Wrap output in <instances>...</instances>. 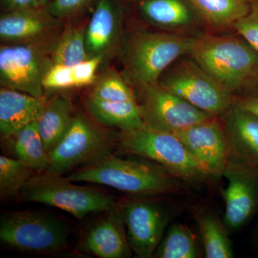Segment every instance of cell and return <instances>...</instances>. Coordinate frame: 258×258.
<instances>
[{"label": "cell", "instance_id": "6da1fadb", "mask_svg": "<svg viewBox=\"0 0 258 258\" xmlns=\"http://www.w3.org/2000/svg\"><path fill=\"white\" fill-rule=\"evenodd\" d=\"M123 159L111 153L83 166L68 178L105 185L136 195L176 193L184 186L182 180L160 164L149 159Z\"/></svg>", "mask_w": 258, "mask_h": 258}, {"label": "cell", "instance_id": "7a4b0ae2", "mask_svg": "<svg viewBox=\"0 0 258 258\" xmlns=\"http://www.w3.org/2000/svg\"><path fill=\"white\" fill-rule=\"evenodd\" d=\"M189 55L233 96L258 83V52L242 37H196Z\"/></svg>", "mask_w": 258, "mask_h": 258}, {"label": "cell", "instance_id": "3957f363", "mask_svg": "<svg viewBox=\"0 0 258 258\" xmlns=\"http://www.w3.org/2000/svg\"><path fill=\"white\" fill-rule=\"evenodd\" d=\"M196 37L137 30L122 45L123 77L139 88L158 83L175 61L189 54Z\"/></svg>", "mask_w": 258, "mask_h": 258}, {"label": "cell", "instance_id": "277c9868", "mask_svg": "<svg viewBox=\"0 0 258 258\" xmlns=\"http://www.w3.org/2000/svg\"><path fill=\"white\" fill-rule=\"evenodd\" d=\"M117 142L122 152L157 163L186 182L210 179L184 144L171 132L144 125L134 130L120 131Z\"/></svg>", "mask_w": 258, "mask_h": 258}, {"label": "cell", "instance_id": "5b68a950", "mask_svg": "<svg viewBox=\"0 0 258 258\" xmlns=\"http://www.w3.org/2000/svg\"><path fill=\"white\" fill-rule=\"evenodd\" d=\"M20 199L24 202L55 207L79 220L91 214L103 213L118 205L111 195L73 184L62 174L47 171L36 173L28 180Z\"/></svg>", "mask_w": 258, "mask_h": 258}, {"label": "cell", "instance_id": "8992f818", "mask_svg": "<svg viewBox=\"0 0 258 258\" xmlns=\"http://www.w3.org/2000/svg\"><path fill=\"white\" fill-rule=\"evenodd\" d=\"M70 230L64 222L46 213L4 212L0 218V241L8 248L32 254L60 252L69 245Z\"/></svg>", "mask_w": 258, "mask_h": 258}, {"label": "cell", "instance_id": "52a82bcc", "mask_svg": "<svg viewBox=\"0 0 258 258\" xmlns=\"http://www.w3.org/2000/svg\"><path fill=\"white\" fill-rule=\"evenodd\" d=\"M58 36L42 41L2 45L1 87L45 97L43 80L53 64L52 50Z\"/></svg>", "mask_w": 258, "mask_h": 258}, {"label": "cell", "instance_id": "ba28073f", "mask_svg": "<svg viewBox=\"0 0 258 258\" xmlns=\"http://www.w3.org/2000/svg\"><path fill=\"white\" fill-rule=\"evenodd\" d=\"M158 83L214 116H221L233 104V96L192 58L175 61Z\"/></svg>", "mask_w": 258, "mask_h": 258}, {"label": "cell", "instance_id": "9c48e42d", "mask_svg": "<svg viewBox=\"0 0 258 258\" xmlns=\"http://www.w3.org/2000/svg\"><path fill=\"white\" fill-rule=\"evenodd\" d=\"M114 139L81 113L57 147L49 154L47 171L64 174L111 153Z\"/></svg>", "mask_w": 258, "mask_h": 258}, {"label": "cell", "instance_id": "30bf717a", "mask_svg": "<svg viewBox=\"0 0 258 258\" xmlns=\"http://www.w3.org/2000/svg\"><path fill=\"white\" fill-rule=\"evenodd\" d=\"M144 125L156 130H184L214 117L161 87L159 83L137 88Z\"/></svg>", "mask_w": 258, "mask_h": 258}, {"label": "cell", "instance_id": "8fae6325", "mask_svg": "<svg viewBox=\"0 0 258 258\" xmlns=\"http://www.w3.org/2000/svg\"><path fill=\"white\" fill-rule=\"evenodd\" d=\"M118 207L132 252L140 258L153 257L169 222L166 209L146 199L126 200Z\"/></svg>", "mask_w": 258, "mask_h": 258}, {"label": "cell", "instance_id": "7c38bea8", "mask_svg": "<svg viewBox=\"0 0 258 258\" xmlns=\"http://www.w3.org/2000/svg\"><path fill=\"white\" fill-rule=\"evenodd\" d=\"M214 116L174 132L210 179L223 174L229 160L227 136L221 119Z\"/></svg>", "mask_w": 258, "mask_h": 258}, {"label": "cell", "instance_id": "4fadbf2b", "mask_svg": "<svg viewBox=\"0 0 258 258\" xmlns=\"http://www.w3.org/2000/svg\"><path fill=\"white\" fill-rule=\"evenodd\" d=\"M222 176L227 180V187L222 190L224 225L227 230H237L258 210V169L228 161Z\"/></svg>", "mask_w": 258, "mask_h": 258}, {"label": "cell", "instance_id": "5bb4252c", "mask_svg": "<svg viewBox=\"0 0 258 258\" xmlns=\"http://www.w3.org/2000/svg\"><path fill=\"white\" fill-rule=\"evenodd\" d=\"M61 20L47 6H32L5 11L0 18V38L3 44L28 43L58 36Z\"/></svg>", "mask_w": 258, "mask_h": 258}, {"label": "cell", "instance_id": "9a60e30c", "mask_svg": "<svg viewBox=\"0 0 258 258\" xmlns=\"http://www.w3.org/2000/svg\"><path fill=\"white\" fill-rule=\"evenodd\" d=\"M79 250L100 258L131 257L132 251L118 204L88 227L79 241Z\"/></svg>", "mask_w": 258, "mask_h": 258}, {"label": "cell", "instance_id": "2e32d148", "mask_svg": "<svg viewBox=\"0 0 258 258\" xmlns=\"http://www.w3.org/2000/svg\"><path fill=\"white\" fill-rule=\"evenodd\" d=\"M220 117L228 143V161L258 169L257 115L233 103Z\"/></svg>", "mask_w": 258, "mask_h": 258}, {"label": "cell", "instance_id": "e0dca14e", "mask_svg": "<svg viewBox=\"0 0 258 258\" xmlns=\"http://www.w3.org/2000/svg\"><path fill=\"white\" fill-rule=\"evenodd\" d=\"M123 13L118 0H96L86 25V45L90 57L106 58L121 44Z\"/></svg>", "mask_w": 258, "mask_h": 258}, {"label": "cell", "instance_id": "ac0fdd59", "mask_svg": "<svg viewBox=\"0 0 258 258\" xmlns=\"http://www.w3.org/2000/svg\"><path fill=\"white\" fill-rule=\"evenodd\" d=\"M47 100L10 88H0V132L9 137L25 125L37 121Z\"/></svg>", "mask_w": 258, "mask_h": 258}, {"label": "cell", "instance_id": "d6986e66", "mask_svg": "<svg viewBox=\"0 0 258 258\" xmlns=\"http://www.w3.org/2000/svg\"><path fill=\"white\" fill-rule=\"evenodd\" d=\"M76 113L72 103L66 97L57 95L47 100L37 125L48 155L69 132Z\"/></svg>", "mask_w": 258, "mask_h": 258}, {"label": "cell", "instance_id": "ffe728a7", "mask_svg": "<svg viewBox=\"0 0 258 258\" xmlns=\"http://www.w3.org/2000/svg\"><path fill=\"white\" fill-rule=\"evenodd\" d=\"M138 3L142 16L159 28H185L192 25L198 15L186 0H139Z\"/></svg>", "mask_w": 258, "mask_h": 258}, {"label": "cell", "instance_id": "44dd1931", "mask_svg": "<svg viewBox=\"0 0 258 258\" xmlns=\"http://www.w3.org/2000/svg\"><path fill=\"white\" fill-rule=\"evenodd\" d=\"M86 107L94 121L104 126L125 132L144 125L138 101L109 102L88 98Z\"/></svg>", "mask_w": 258, "mask_h": 258}, {"label": "cell", "instance_id": "7402d4cb", "mask_svg": "<svg viewBox=\"0 0 258 258\" xmlns=\"http://www.w3.org/2000/svg\"><path fill=\"white\" fill-rule=\"evenodd\" d=\"M4 139L10 143L16 157L31 166L36 173L47 171L49 155L44 147L37 121Z\"/></svg>", "mask_w": 258, "mask_h": 258}, {"label": "cell", "instance_id": "603a6c76", "mask_svg": "<svg viewBox=\"0 0 258 258\" xmlns=\"http://www.w3.org/2000/svg\"><path fill=\"white\" fill-rule=\"evenodd\" d=\"M200 18L215 28L233 26L248 13L252 0H186Z\"/></svg>", "mask_w": 258, "mask_h": 258}, {"label": "cell", "instance_id": "cb8c5ba5", "mask_svg": "<svg viewBox=\"0 0 258 258\" xmlns=\"http://www.w3.org/2000/svg\"><path fill=\"white\" fill-rule=\"evenodd\" d=\"M200 235L208 258H232L233 249L225 225L216 215L209 212H200L197 215Z\"/></svg>", "mask_w": 258, "mask_h": 258}, {"label": "cell", "instance_id": "d4e9b609", "mask_svg": "<svg viewBox=\"0 0 258 258\" xmlns=\"http://www.w3.org/2000/svg\"><path fill=\"white\" fill-rule=\"evenodd\" d=\"M86 26L69 25L62 30L52 50V63L71 66L90 58L86 45Z\"/></svg>", "mask_w": 258, "mask_h": 258}, {"label": "cell", "instance_id": "484cf974", "mask_svg": "<svg viewBox=\"0 0 258 258\" xmlns=\"http://www.w3.org/2000/svg\"><path fill=\"white\" fill-rule=\"evenodd\" d=\"M200 257L196 237L187 226L171 224L153 257L197 258Z\"/></svg>", "mask_w": 258, "mask_h": 258}, {"label": "cell", "instance_id": "4316f807", "mask_svg": "<svg viewBox=\"0 0 258 258\" xmlns=\"http://www.w3.org/2000/svg\"><path fill=\"white\" fill-rule=\"evenodd\" d=\"M36 172L18 158L0 157V198L1 200L20 198L22 190Z\"/></svg>", "mask_w": 258, "mask_h": 258}, {"label": "cell", "instance_id": "83f0119b", "mask_svg": "<svg viewBox=\"0 0 258 258\" xmlns=\"http://www.w3.org/2000/svg\"><path fill=\"white\" fill-rule=\"evenodd\" d=\"M89 98L109 102L137 101V95L123 75L113 70L108 71L97 81Z\"/></svg>", "mask_w": 258, "mask_h": 258}, {"label": "cell", "instance_id": "f1b7e54d", "mask_svg": "<svg viewBox=\"0 0 258 258\" xmlns=\"http://www.w3.org/2000/svg\"><path fill=\"white\" fill-rule=\"evenodd\" d=\"M43 87L45 91L76 88L72 66L52 64L43 80Z\"/></svg>", "mask_w": 258, "mask_h": 258}, {"label": "cell", "instance_id": "f546056e", "mask_svg": "<svg viewBox=\"0 0 258 258\" xmlns=\"http://www.w3.org/2000/svg\"><path fill=\"white\" fill-rule=\"evenodd\" d=\"M237 33L258 52V0H252L248 13L233 25Z\"/></svg>", "mask_w": 258, "mask_h": 258}, {"label": "cell", "instance_id": "4dcf8cb0", "mask_svg": "<svg viewBox=\"0 0 258 258\" xmlns=\"http://www.w3.org/2000/svg\"><path fill=\"white\" fill-rule=\"evenodd\" d=\"M103 60V57L96 56L72 66L76 88L84 87L95 83L97 71Z\"/></svg>", "mask_w": 258, "mask_h": 258}, {"label": "cell", "instance_id": "1f68e13d", "mask_svg": "<svg viewBox=\"0 0 258 258\" xmlns=\"http://www.w3.org/2000/svg\"><path fill=\"white\" fill-rule=\"evenodd\" d=\"M95 0H53L47 5L51 14L59 20L69 18L82 13Z\"/></svg>", "mask_w": 258, "mask_h": 258}, {"label": "cell", "instance_id": "d6a6232c", "mask_svg": "<svg viewBox=\"0 0 258 258\" xmlns=\"http://www.w3.org/2000/svg\"><path fill=\"white\" fill-rule=\"evenodd\" d=\"M233 103L258 117V83L233 96Z\"/></svg>", "mask_w": 258, "mask_h": 258}, {"label": "cell", "instance_id": "836d02e7", "mask_svg": "<svg viewBox=\"0 0 258 258\" xmlns=\"http://www.w3.org/2000/svg\"><path fill=\"white\" fill-rule=\"evenodd\" d=\"M36 0H2V7L5 11L22 9L35 6Z\"/></svg>", "mask_w": 258, "mask_h": 258}, {"label": "cell", "instance_id": "e575fe53", "mask_svg": "<svg viewBox=\"0 0 258 258\" xmlns=\"http://www.w3.org/2000/svg\"><path fill=\"white\" fill-rule=\"evenodd\" d=\"M53 0H36L35 1V6H47L50 4Z\"/></svg>", "mask_w": 258, "mask_h": 258}, {"label": "cell", "instance_id": "d590c367", "mask_svg": "<svg viewBox=\"0 0 258 258\" xmlns=\"http://www.w3.org/2000/svg\"><path fill=\"white\" fill-rule=\"evenodd\" d=\"M127 1H130V2H138L139 0H127Z\"/></svg>", "mask_w": 258, "mask_h": 258}]
</instances>
